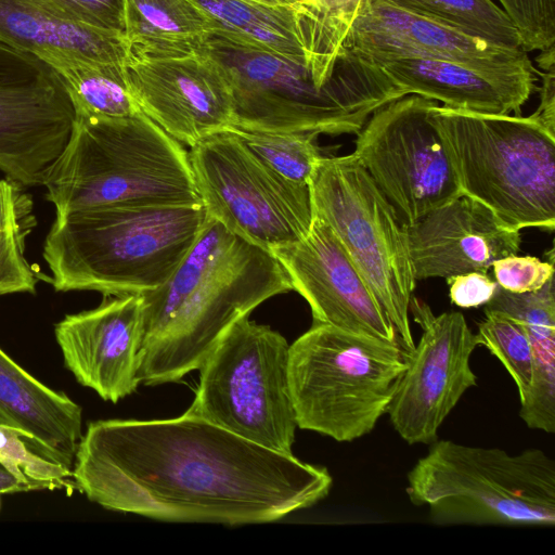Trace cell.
Returning <instances> with one entry per match:
<instances>
[{"mask_svg":"<svg viewBox=\"0 0 555 555\" xmlns=\"http://www.w3.org/2000/svg\"><path fill=\"white\" fill-rule=\"evenodd\" d=\"M77 490L105 509L160 521H276L330 493L328 470L183 413L88 425L73 466Z\"/></svg>","mask_w":555,"mask_h":555,"instance_id":"1","label":"cell"},{"mask_svg":"<svg viewBox=\"0 0 555 555\" xmlns=\"http://www.w3.org/2000/svg\"><path fill=\"white\" fill-rule=\"evenodd\" d=\"M291 289L287 273L270 250L207 216L172 275L141 295L140 384L173 383L198 370L232 324Z\"/></svg>","mask_w":555,"mask_h":555,"instance_id":"2","label":"cell"},{"mask_svg":"<svg viewBox=\"0 0 555 555\" xmlns=\"http://www.w3.org/2000/svg\"><path fill=\"white\" fill-rule=\"evenodd\" d=\"M197 50L225 76L232 128L241 130L357 134L374 112L404 96L352 46L333 60L297 63L211 29Z\"/></svg>","mask_w":555,"mask_h":555,"instance_id":"3","label":"cell"},{"mask_svg":"<svg viewBox=\"0 0 555 555\" xmlns=\"http://www.w3.org/2000/svg\"><path fill=\"white\" fill-rule=\"evenodd\" d=\"M195 205H99L55 215L42 256L57 292L142 295L163 285L199 235Z\"/></svg>","mask_w":555,"mask_h":555,"instance_id":"4","label":"cell"},{"mask_svg":"<svg viewBox=\"0 0 555 555\" xmlns=\"http://www.w3.org/2000/svg\"><path fill=\"white\" fill-rule=\"evenodd\" d=\"M42 185L55 215L113 204H202L189 152L141 111L120 118L74 116Z\"/></svg>","mask_w":555,"mask_h":555,"instance_id":"5","label":"cell"},{"mask_svg":"<svg viewBox=\"0 0 555 555\" xmlns=\"http://www.w3.org/2000/svg\"><path fill=\"white\" fill-rule=\"evenodd\" d=\"M429 119L463 195L509 229H555V134L537 118L436 104Z\"/></svg>","mask_w":555,"mask_h":555,"instance_id":"6","label":"cell"},{"mask_svg":"<svg viewBox=\"0 0 555 555\" xmlns=\"http://www.w3.org/2000/svg\"><path fill=\"white\" fill-rule=\"evenodd\" d=\"M406 475V494L437 525H555V462L543 450L436 440Z\"/></svg>","mask_w":555,"mask_h":555,"instance_id":"7","label":"cell"},{"mask_svg":"<svg viewBox=\"0 0 555 555\" xmlns=\"http://www.w3.org/2000/svg\"><path fill=\"white\" fill-rule=\"evenodd\" d=\"M405 366L399 344L313 323L289 345L297 427L338 442L370 434L387 413Z\"/></svg>","mask_w":555,"mask_h":555,"instance_id":"8","label":"cell"},{"mask_svg":"<svg viewBox=\"0 0 555 555\" xmlns=\"http://www.w3.org/2000/svg\"><path fill=\"white\" fill-rule=\"evenodd\" d=\"M288 361L284 336L243 317L223 333L198 369L197 390L185 413L293 454L297 421Z\"/></svg>","mask_w":555,"mask_h":555,"instance_id":"9","label":"cell"},{"mask_svg":"<svg viewBox=\"0 0 555 555\" xmlns=\"http://www.w3.org/2000/svg\"><path fill=\"white\" fill-rule=\"evenodd\" d=\"M309 186L313 216L333 230L392 323L400 347L411 352L416 281L392 206L353 154L322 157Z\"/></svg>","mask_w":555,"mask_h":555,"instance_id":"10","label":"cell"},{"mask_svg":"<svg viewBox=\"0 0 555 555\" xmlns=\"http://www.w3.org/2000/svg\"><path fill=\"white\" fill-rule=\"evenodd\" d=\"M207 216L245 241L272 250L304 237L314 219L310 186L287 181L232 128L190 147Z\"/></svg>","mask_w":555,"mask_h":555,"instance_id":"11","label":"cell"},{"mask_svg":"<svg viewBox=\"0 0 555 555\" xmlns=\"http://www.w3.org/2000/svg\"><path fill=\"white\" fill-rule=\"evenodd\" d=\"M436 104L404 95L374 112L357 133L352 154L401 225L462 195L441 135L429 119Z\"/></svg>","mask_w":555,"mask_h":555,"instance_id":"12","label":"cell"},{"mask_svg":"<svg viewBox=\"0 0 555 555\" xmlns=\"http://www.w3.org/2000/svg\"><path fill=\"white\" fill-rule=\"evenodd\" d=\"M410 310L422 335L405 354L406 366L386 414L406 443L430 444L463 395L477 385L470 357L480 341L461 312L435 315L414 297Z\"/></svg>","mask_w":555,"mask_h":555,"instance_id":"13","label":"cell"},{"mask_svg":"<svg viewBox=\"0 0 555 555\" xmlns=\"http://www.w3.org/2000/svg\"><path fill=\"white\" fill-rule=\"evenodd\" d=\"M125 77L139 109L180 143L191 147L233 126L229 83L201 50L166 57L130 53Z\"/></svg>","mask_w":555,"mask_h":555,"instance_id":"14","label":"cell"},{"mask_svg":"<svg viewBox=\"0 0 555 555\" xmlns=\"http://www.w3.org/2000/svg\"><path fill=\"white\" fill-rule=\"evenodd\" d=\"M271 253L309 304L313 323L399 344L378 299L323 220L314 217L304 237Z\"/></svg>","mask_w":555,"mask_h":555,"instance_id":"15","label":"cell"},{"mask_svg":"<svg viewBox=\"0 0 555 555\" xmlns=\"http://www.w3.org/2000/svg\"><path fill=\"white\" fill-rule=\"evenodd\" d=\"M112 297L96 308L65 315L54 335L75 379L104 401L117 403L140 384L143 300L141 295Z\"/></svg>","mask_w":555,"mask_h":555,"instance_id":"16","label":"cell"},{"mask_svg":"<svg viewBox=\"0 0 555 555\" xmlns=\"http://www.w3.org/2000/svg\"><path fill=\"white\" fill-rule=\"evenodd\" d=\"M402 229L416 282L488 273L495 260L517 255L521 243L518 230L463 194Z\"/></svg>","mask_w":555,"mask_h":555,"instance_id":"17","label":"cell"},{"mask_svg":"<svg viewBox=\"0 0 555 555\" xmlns=\"http://www.w3.org/2000/svg\"><path fill=\"white\" fill-rule=\"evenodd\" d=\"M73 121L70 101L50 68L31 80L0 82V171L25 189L42 185Z\"/></svg>","mask_w":555,"mask_h":555,"instance_id":"18","label":"cell"},{"mask_svg":"<svg viewBox=\"0 0 555 555\" xmlns=\"http://www.w3.org/2000/svg\"><path fill=\"white\" fill-rule=\"evenodd\" d=\"M404 95L415 94L442 106L481 114L519 115L537 90L529 55L514 62L472 64L405 57L376 63Z\"/></svg>","mask_w":555,"mask_h":555,"instance_id":"19","label":"cell"},{"mask_svg":"<svg viewBox=\"0 0 555 555\" xmlns=\"http://www.w3.org/2000/svg\"><path fill=\"white\" fill-rule=\"evenodd\" d=\"M349 39L359 53L375 63L425 57L496 64L528 56L522 49L492 44L387 0L365 2L350 25Z\"/></svg>","mask_w":555,"mask_h":555,"instance_id":"20","label":"cell"},{"mask_svg":"<svg viewBox=\"0 0 555 555\" xmlns=\"http://www.w3.org/2000/svg\"><path fill=\"white\" fill-rule=\"evenodd\" d=\"M221 30L297 63L333 60L350 47V27L302 1L270 7L249 0H191Z\"/></svg>","mask_w":555,"mask_h":555,"instance_id":"21","label":"cell"},{"mask_svg":"<svg viewBox=\"0 0 555 555\" xmlns=\"http://www.w3.org/2000/svg\"><path fill=\"white\" fill-rule=\"evenodd\" d=\"M0 44L46 65L76 57L125 66L130 55L124 34L74 22L39 0H0Z\"/></svg>","mask_w":555,"mask_h":555,"instance_id":"22","label":"cell"},{"mask_svg":"<svg viewBox=\"0 0 555 555\" xmlns=\"http://www.w3.org/2000/svg\"><path fill=\"white\" fill-rule=\"evenodd\" d=\"M0 425L22 431L47 456L73 470L82 410L21 367L0 348Z\"/></svg>","mask_w":555,"mask_h":555,"instance_id":"23","label":"cell"},{"mask_svg":"<svg viewBox=\"0 0 555 555\" xmlns=\"http://www.w3.org/2000/svg\"><path fill=\"white\" fill-rule=\"evenodd\" d=\"M130 53L150 57L193 53L214 23L191 0H124Z\"/></svg>","mask_w":555,"mask_h":555,"instance_id":"24","label":"cell"},{"mask_svg":"<svg viewBox=\"0 0 555 555\" xmlns=\"http://www.w3.org/2000/svg\"><path fill=\"white\" fill-rule=\"evenodd\" d=\"M56 76L74 109L85 118H120L140 109L130 94L125 66L65 57L47 65Z\"/></svg>","mask_w":555,"mask_h":555,"instance_id":"25","label":"cell"},{"mask_svg":"<svg viewBox=\"0 0 555 555\" xmlns=\"http://www.w3.org/2000/svg\"><path fill=\"white\" fill-rule=\"evenodd\" d=\"M36 224L30 194L0 179V295L36 293L37 273L25 258V242Z\"/></svg>","mask_w":555,"mask_h":555,"instance_id":"26","label":"cell"},{"mask_svg":"<svg viewBox=\"0 0 555 555\" xmlns=\"http://www.w3.org/2000/svg\"><path fill=\"white\" fill-rule=\"evenodd\" d=\"M387 1L492 44L509 49H522L515 25L504 10L493 0Z\"/></svg>","mask_w":555,"mask_h":555,"instance_id":"27","label":"cell"},{"mask_svg":"<svg viewBox=\"0 0 555 555\" xmlns=\"http://www.w3.org/2000/svg\"><path fill=\"white\" fill-rule=\"evenodd\" d=\"M232 129L274 172L296 184L308 185L323 157L313 133Z\"/></svg>","mask_w":555,"mask_h":555,"instance_id":"28","label":"cell"},{"mask_svg":"<svg viewBox=\"0 0 555 555\" xmlns=\"http://www.w3.org/2000/svg\"><path fill=\"white\" fill-rule=\"evenodd\" d=\"M0 463L29 491L77 490L73 470L43 454L22 431L0 425Z\"/></svg>","mask_w":555,"mask_h":555,"instance_id":"29","label":"cell"},{"mask_svg":"<svg viewBox=\"0 0 555 555\" xmlns=\"http://www.w3.org/2000/svg\"><path fill=\"white\" fill-rule=\"evenodd\" d=\"M478 326L480 346H485L505 366L518 389L519 401L528 391L533 372L532 344L525 326L512 317L485 310Z\"/></svg>","mask_w":555,"mask_h":555,"instance_id":"30","label":"cell"},{"mask_svg":"<svg viewBox=\"0 0 555 555\" xmlns=\"http://www.w3.org/2000/svg\"><path fill=\"white\" fill-rule=\"evenodd\" d=\"M531 385L520 400L519 416L532 429L555 433V341L532 345Z\"/></svg>","mask_w":555,"mask_h":555,"instance_id":"31","label":"cell"},{"mask_svg":"<svg viewBox=\"0 0 555 555\" xmlns=\"http://www.w3.org/2000/svg\"><path fill=\"white\" fill-rule=\"evenodd\" d=\"M515 25L526 52L555 43V0H498Z\"/></svg>","mask_w":555,"mask_h":555,"instance_id":"32","label":"cell"},{"mask_svg":"<svg viewBox=\"0 0 555 555\" xmlns=\"http://www.w3.org/2000/svg\"><path fill=\"white\" fill-rule=\"evenodd\" d=\"M495 282L511 293L521 294L540 289L554 278V251L548 261L533 256L511 255L492 263Z\"/></svg>","mask_w":555,"mask_h":555,"instance_id":"33","label":"cell"},{"mask_svg":"<svg viewBox=\"0 0 555 555\" xmlns=\"http://www.w3.org/2000/svg\"><path fill=\"white\" fill-rule=\"evenodd\" d=\"M39 1L74 22L125 35L124 0Z\"/></svg>","mask_w":555,"mask_h":555,"instance_id":"34","label":"cell"},{"mask_svg":"<svg viewBox=\"0 0 555 555\" xmlns=\"http://www.w3.org/2000/svg\"><path fill=\"white\" fill-rule=\"evenodd\" d=\"M449 297L460 308H475L490 301L498 287L488 273L469 272L447 279Z\"/></svg>","mask_w":555,"mask_h":555,"instance_id":"35","label":"cell"},{"mask_svg":"<svg viewBox=\"0 0 555 555\" xmlns=\"http://www.w3.org/2000/svg\"><path fill=\"white\" fill-rule=\"evenodd\" d=\"M554 47L540 51L537 57L541 73L542 86L540 91V105L532 114L550 132L555 134V76H554Z\"/></svg>","mask_w":555,"mask_h":555,"instance_id":"36","label":"cell"},{"mask_svg":"<svg viewBox=\"0 0 555 555\" xmlns=\"http://www.w3.org/2000/svg\"><path fill=\"white\" fill-rule=\"evenodd\" d=\"M48 70L36 57L0 44V82L31 80Z\"/></svg>","mask_w":555,"mask_h":555,"instance_id":"37","label":"cell"},{"mask_svg":"<svg viewBox=\"0 0 555 555\" xmlns=\"http://www.w3.org/2000/svg\"><path fill=\"white\" fill-rule=\"evenodd\" d=\"M314 10L344 23L351 25L353 18L367 0H301Z\"/></svg>","mask_w":555,"mask_h":555,"instance_id":"38","label":"cell"},{"mask_svg":"<svg viewBox=\"0 0 555 555\" xmlns=\"http://www.w3.org/2000/svg\"><path fill=\"white\" fill-rule=\"evenodd\" d=\"M28 488L0 463V494L27 492Z\"/></svg>","mask_w":555,"mask_h":555,"instance_id":"39","label":"cell"},{"mask_svg":"<svg viewBox=\"0 0 555 555\" xmlns=\"http://www.w3.org/2000/svg\"><path fill=\"white\" fill-rule=\"evenodd\" d=\"M260 4L270 5V7H289L294 5L301 0H249Z\"/></svg>","mask_w":555,"mask_h":555,"instance_id":"40","label":"cell"}]
</instances>
